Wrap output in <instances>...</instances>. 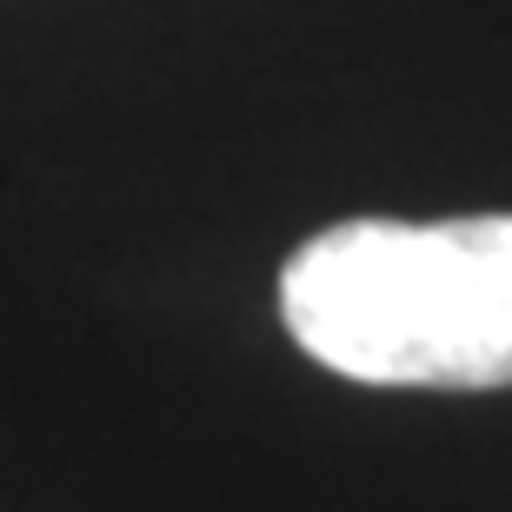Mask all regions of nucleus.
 Listing matches in <instances>:
<instances>
[{
    "label": "nucleus",
    "mask_w": 512,
    "mask_h": 512,
    "mask_svg": "<svg viewBox=\"0 0 512 512\" xmlns=\"http://www.w3.org/2000/svg\"><path fill=\"white\" fill-rule=\"evenodd\" d=\"M280 320L360 386H512V213L320 227L280 266Z\"/></svg>",
    "instance_id": "1"
}]
</instances>
